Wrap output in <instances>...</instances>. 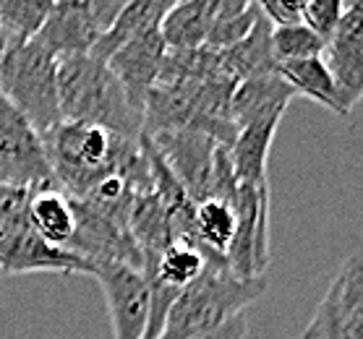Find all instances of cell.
<instances>
[{
  "label": "cell",
  "mask_w": 363,
  "mask_h": 339,
  "mask_svg": "<svg viewBox=\"0 0 363 339\" xmlns=\"http://www.w3.org/2000/svg\"><path fill=\"white\" fill-rule=\"evenodd\" d=\"M301 339H363L361 253H353L340 266Z\"/></svg>",
  "instance_id": "obj_7"
},
{
  "label": "cell",
  "mask_w": 363,
  "mask_h": 339,
  "mask_svg": "<svg viewBox=\"0 0 363 339\" xmlns=\"http://www.w3.org/2000/svg\"><path fill=\"white\" fill-rule=\"evenodd\" d=\"M165 42L160 37V29L133 37L118 47L105 63L116 74L121 86L125 89L128 100L141 115H144V102H147L149 89L157 84L162 63H165Z\"/></svg>",
  "instance_id": "obj_12"
},
{
  "label": "cell",
  "mask_w": 363,
  "mask_h": 339,
  "mask_svg": "<svg viewBox=\"0 0 363 339\" xmlns=\"http://www.w3.org/2000/svg\"><path fill=\"white\" fill-rule=\"evenodd\" d=\"M256 16H259V8L251 6V8H248L246 13H240V16L212 21V29H209V37H206L204 47H209V50H215V52L233 47L235 42H240L248 32H251Z\"/></svg>",
  "instance_id": "obj_25"
},
{
  "label": "cell",
  "mask_w": 363,
  "mask_h": 339,
  "mask_svg": "<svg viewBox=\"0 0 363 339\" xmlns=\"http://www.w3.org/2000/svg\"><path fill=\"white\" fill-rule=\"evenodd\" d=\"M0 94L45 136L63 120L58 108V60L34 40L9 45L0 55Z\"/></svg>",
  "instance_id": "obj_4"
},
{
  "label": "cell",
  "mask_w": 363,
  "mask_h": 339,
  "mask_svg": "<svg viewBox=\"0 0 363 339\" xmlns=\"http://www.w3.org/2000/svg\"><path fill=\"white\" fill-rule=\"evenodd\" d=\"M212 29V11L209 0H178L160 24V37L165 50L183 52L204 47Z\"/></svg>",
  "instance_id": "obj_21"
},
{
  "label": "cell",
  "mask_w": 363,
  "mask_h": 339,
  "mask_svg": "<svg viewBox=\"0 0 363 339\" xmlns=\"http://www.w3.org/2000/svg\"><path fill=\"white\" fill-rule=\"evenodd\" d=\"M26 219L32 230L52 248H68L76 230L74 204L60 188L32 190L26 204Z\"/></svg>",
  "instance_id": "obj_19"
},
{
  "label": "cell",
  "mask_w": 363,
  "mask_h": 339,
  "mask_svg": "<svg viewBox=\"0 0 363 339\" xmlns=\"http://www.w3.org/2000/svg\"><path fill=\"white\" fill-rule=\"evenodd\" d=\"M42 144L52 178L68 199H84L102 178L113 173L125 175L139 193L152 190L149 159L141 146V136L131 141L97 125L60 120L42 136Z\"/></svg>",
  "instance_id": "obj_1"
},
{
  "label": "cell",
  "mask_w": 363,
  "mask_h": 339,
  "mask_svg": "<svg viewBox=\"0 0 363 339\" xmlns=\"http://www.w3.org/2000/svg\"><path fill=\"white\" fill-rule=\"evenodd\" d=\"M282 115L285 110H274L238 128L233 144L228 146V154H230L233 175L240 185H264L267 183V162H269L272 141L277 136Z\"/></svg>",
  "instance_id": "obj_14"
},
{
  "label": "cell",
  "mask_w": 363,
  "mask_h": 339,
  "mask_svg": "<svg viewBox=\"0 0 363 339\" xmlns=\"http://www.w3.org/2000/svg\"><path fill=\"white\" fill-rule=\"evenodd\" d=\"M235 227H238L235 209L228 201L204 199L194 204V238L206 264H225L228 248L235 238Z\"/></svg>",
  "instance_id": "obj_20"
},
{
  "label": "cell",
  "mask_w": 363,
  "mask_h": 339,
  "mask_svg": "<svg viewBox=\"0 0 363 339\" xmlns=\"http://www.w3.org/2000/svg\"><path fill=\"white\" fill-rule=\"evenodd\" d=\"M0 183L40 190L58 188L42 136L0 94Z\"/></svg>",
  "instance_id": "obj_5"
},
{
  "label": "cell",
  "mask_w": 363,
  "mask_h": 339,
  "mask_svg": "<svg viewBox=\"0 0 363 339\" xmlns=\"http://www.w3.org/2000/svg\"><path fill=\"white\" fill-rule=\"evenodd\" d=\"M277 74L288 81V86L296 91V94H303L308 100L319 102V105H324V108L332 110V113L340 117L350 115V110H353L355 102L350 100L345 91L337 86V81L332 79L330 68L324 66L322 55L293 60V63H282V66H277Z\"/></svg>",
  "instance_id": "obj_16"
},
{
  "label": "cell",
  "mask_w": 363,
  "mask_h": 339,
  "mask_svg": "<svg viewBox=\"0 0 363 339\" xmlns=\"http://www.w3.org/2000/svg\"><path fill=\"white\" fill-rule=\"evenodd\" d=\"M324 50V40L316 32H311L306 24H285L272 29V52L277 66L293 63V60L316 58Z\"/></svg>",
  "instance_id": "obj_24"
},
{
  "label": "cell",
  "mask_w": 363,
  "mask_h": 339,
  "mask_svg": "<svg viewBox=\"0 0 363 339\" xmlns=\"http://www.w3.org/2000/svg\"><path fill=\"white\" fill-rule=\"evenodd\" d=\"M128 3H131V0H86V6H89L91 18H94L99 34L116 21V16L128 6Z\"/></svg>",
  "instance_id": "obj_28"
},
{
  "label": "cell",
  "mask_w": 363,
  "mask_h": 339,
  "mask_svg": "<svg viewBox=\"0 0 363 339\" xmlns=\"http://www.w3.org/2000/svg\"><path fill=\"white\" fill-rule=\"evenodd\" d=\"M296 91L290 89L288 81L280 74H262L251 76L235 84L230 100V115L235 128L251 123L256 117L274 113V110H288L290 100Z\"/></svg>",
  "instance_id": "obj_18"
},
{
  "label": "cell",
  "mask_w": 363,
  "mask_h": 339,
  "mask_svg": "<svg viewBox=\"0 0 363 339\" xmlns=\"http://www.w3.org/2000/svg\"><path fill=\"white\" fill-rule=\"evenodd\" d=\"M58 108L66 123L97 125L121 139L136 141L144 128L116 74L94 55L58 60Z\"/></svg>",
  "instance_id": "obj_2"
},
{
  "label": "cell",
  "mask_w": 363,
  "mask_h": 339,
  "mask_svg": "<svg viewBox=\"0 0 363 339\" xmlns=\"http://www.w3.org/2000/svg\"><path fill=\"white\" fill-rule=\"evenodd\" d=\"M3 50H6V37H3V32H0V55H3Z\"/></svg>",
  "instance_id": "obj_33"
},
{
  "label": "cell",
  "mask_w": 363,
  "mask_h": 339,
  "mask_svg": "<svg viewBox=\"0 0 363 339\" xmlns=\"http://www.w3.org/2000/svg\"><path fill=\"white\" fill-rule=\"evenodd\" d=\"M342 6H345V11L363 8V0H342Z\"/></svg>",
  "instance_id": "obj_32"
},
{
  "label": "cell",
  "mask_w": 363,
  "mask_h": 339,
  "mask_svg": "<svg viewBox=\"0 0 363 339\" xmlns=\"http://www.w3.org/2000/svg\"><path fill=\"white\" fill-rule=\"evenodd\" d=\"M55 0H0V32L6 47L34 40Z\"/></svg>",
  "instance_id": "obj_23"
},
{
  "label": "cell",
  "mask_w": 363,
  "mask_h": 339,
  "mask_svg": "<svg viewBox=\"0 0 363 339\" xmlns=\"http://www.w3.org/2000/svg\"><path fill=\"white\" fill-rule=\"evenodd\" d=\"M160 157L165 159L175 180L181 183L186 196L194 204L209 199V183H212V167H215V151L217 144L212 136L199 131H170L147 136Z\"/></svg>",
  "instance_id": "obj_10"
},
{
  "label": "cell",
  "mask_w": 363,
  "mask_h": 339,
  "mask_svg": "<svg viewBox=\"0 0 363 339\" xmlns=\"http://www.w3.org/2000/svg\"><path fill=\"white\" fill-rule=\"evenodd\" d=\"M306 6H308V0H280V8L290 24H298V21H301Z\"/></svg>",
  "instance_id": "obj_31"
},
{
  "label": "cell",
  "mask_w": 363,
  "mask_h": 339,
  "mask_svg": "<svg viewBox=\"0 0 363 339\" xmlns=\"http://www.w3.org/2000/svg\"><path fill=\"white\" fill-rule=\"evenodd\" d=\"M246 334H248V314L240 311V314H235L233 318H228L225 323H220V326H215L212 331H206V334H201L196 339H246Z\"/></svg>",
  "instance_id": "obj_29"
},
{
  "label": "cell",
  "mask_w": 363,
  "mask_h": 339,
  "mask_svg": "<svg viewBox=\"0 0 363 339\" xmlns=\"http://www.w3.org/2000/svg\"><path fill=\"white\" fill-rule=\"evenodd\" d=\"M324 66L353 102L363 89V8L345 11L332 34L324 40Z\"/></svg>",
  "instance_id": "obj_13"
},
{
  "label": "cell",
  "mask_w": 363,
  "mask_h": 339,
  "mask_svg": "<svg viewBox=\"0 0 363 339\" xmlns=\"http://www.w3.org/2000/svg\"><path fill=\"white\" fill-rule=\"evenodd\" d=\"M254 6V0H209V11H212V21L220 18H233L246 13Z\"/></svg>",
  "instance_id": "obj_30"
},
{
  "label": "cell",
  "mask_w": 363,
  "mask_h": 339,
  "mask_svg": "<svg viewBox=\"0 0 363 339\" xmlns=\"http://www.w3.org/2000/svg\"><path fill=\"white\" fill-rule=\"evenodd\" d=\"M32 190L18 188V185H6L0 183V227H6L9 222H13L16 217H21L26 212Z\"/></svg>",
  "instance_id": "obj_27"
},
{
  "label": "cell",
  "mask_w": 363,
  "mask_h": 339,
  "mask_svg": "<svg viewBox=\"0 0 363 339\" xmlns=\"http://www.w3.org/2000/svg\"><path fill=\"white\" fill-rule=\"evenodd\" d=\"M178 0H131L116 21L99 34V40L94 42L89 55L99 60H108L118 47H123L125 42H131L133 37L160 29L162 18L167 16V11L173 8Z\"/></svg>",
  "instance_id": "obj_17"
},
{
  "label": "cell",
  "mask_w": 363,
  "mask_h": 339,
  "mask_svg": "<svg viewBox=\"0 0 363 339\" xmlns=\"http://www.w3.org/2000/svg\"><path fill=\"white\" fill-rule=\"evenodd\" d=\"M91 277L102 285L108 300L113 339H144L152 303L144 269H133L128 264H105L97 266Z\"/></svg>",
  "instance_id": "obj_9"
},
{
  "label": "cell",
  "mask_w": 363,
  "mask_h": 339,
  "mask_svg": "<svg viewBox=\"0 0 363 339\" xmlns=\"http://www.w3.org/2000/svg\"><path fill=\"white\" fill-rule=\"evenodd\" d=\"M267 277L240 280L225 264H206L196 282L178 292L157 339H196L262 298Z\"/></svg>",
  "instance_id": "obj_3"
},
{
  "label": "cell",
  "mask_w": 363,
  "mask_h": 339,
  "mask_svg": "<svg viewBox=\"0 0 363 339\" xmlns=\"http://www.w3.org/2000/svg\"><path fill=\"white\" fill-rule=\"evenodd\" d=\"M345 13L342 0H308L301 24H306L311 32H316L322 40H327L332 34V29L337 26V21Z\"/></svg>",
  "instance_id": "obj_26"
},
{
  "label": "cell",
  "mask_w": 363,
  "mask_h": 339,
  "mask_svg": "<svg viewBox=\"0 0 363 339\" xmlns=\"http://www.w3.org/2000/svg\"><path fill=\"white\" fill-rule=\"evenodd\" d=\"M206 269V258L201 253L199 246L194 243H183V240H175L170 243L162 253L147 261L144 266V274L149 280L160 282L170 289H186L191 282H196L201 277V272Z\"/></svg>",
  "instance_id": "obj_22"
},
{
  "label": "cell",
  "mask_w": 363,
  "mask_h": 339,
  "mask_svg": "<svg viewBox=\"0 0 363 339\" xmlns=\"http://www.w3.org/2000/svg\"><path fill=\"white\" fill-rule=\"evenodd\" d=\"M0 272L13 274H91L86 261L74 256L71 251L52 248L32 230L26 212L13 222L0 227Z\"/></svg>",
  "instance_id": "obj_8"
},
{
  "label": "cell",
  "mask_w": 363,
  "mask_h": 339,
  "mask_svg": "<svg viewBox=\"0 0 363 339\" xmlns=\"http://www.w3.org/2000/svg\"><path fill=\"white\" fill-rule=\"evenodd\" d=\"M97 40L99 29L86 0H55L45 24L34 34V42L55 60L89 55Z\"/></svg>",
  "instance_id": "obj_11"
},
{
  "label": "cell",
  "mask_w": 363,
  "mask_h": 339,
  "mask_svg": "<svg viewBox=\"0 0 363 339\" xmlns=\"http://www.w3.org/2000/svg\"><path fill=\"white\" fill-rule=\"evenodd\" d=\"M272 21L262 16H256L251 32L240 42H235L228 50H220V68L228 79L238 84L243 79L262 74H277V60L272 52Z\"/></svg>",
  "instance_id": "obj_15"
},
{
  "label": "cell",
  "mask_w": 363,
  "mask_h": 339,
  "mask_svg": "<svg viewBox=\"0 0 363 339\" xmlns=\"http://www.w3.org/2000/svg\"><path fill=\"white\" fill-rule=\"evenodd\" d=\"M235 209V238L225 264L240 280L264 277L269 264V185H240L233 201Z\"/></svg>",
  "instance_id": "obj_6"
}]
</instances>
